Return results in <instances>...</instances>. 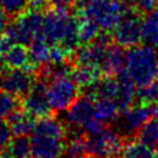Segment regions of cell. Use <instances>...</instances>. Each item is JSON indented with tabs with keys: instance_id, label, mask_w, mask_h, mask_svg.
<instances>
[{
	"instance_id": "9a60e30c",
	"label": "cell",
	"mask_w": 158,
	"mask_h": 158,
	"mask_svg": "<svg viewBox=\"0 0 158 158\" xmlns=\"http://www.w3.org/2000/svg\"><path fill=\"white\" fill-rule=\"evenodd\" d=\"M49 51H51V43L46 40V37L41 31L28 43V56H30L31 65L36 68L47 64L49 62Z\"/></svg>"
},
{
	"instance_id": "7a4b0ae2",
	"label": "cell",
	"mask_w": 158,
	"mask_h": 158,
	"mask_svg": "<svg viewBox=\"0 0 158 158\" xmlns=\"http://www.w3.org/2000/svg\"><path fill=\"white\" fill-rule=\"evenodd\" d=\"M42 33L51 44H62L72 53L78 47V21L65 6H56L43 16Z\"/></svg>"
},
{
	"instance_id": "e575fe53",
	"label": "cell",
	"mask_w": 158,
	"mask_h": 158,
	"mask_svg": "<svg viewBox=\"0 0 158 158\" xmlns=\"http://www.w3.org/2000/svg\"><path fill=\"white\" fill-rule=\"evenodd\" d=\"M10 25V21H9V15L5 12V10L1 7L0 9V35L4 33L7 27Z\"/></svg>"
},
{
	"instance_id": "8992f818",
	"label": "cell",
	"mask_w": 158,
	"mask_h": 158,
	"mask_svg": "<svg viewBox=\"0 0 158 158\" xmlns=\"http://www.w3.org/2000/svg\"><path fill=\"white\" fill-rule=\"evenodd\" d=\"M78 85L70 74L53 77L47 80V99L51 109L64 111L78 96Z\"/></svg>"
},
{
	"instance_id": "5b68a950",
	"label": "cell",
	"mask_w": 158,
	"mask_h": 158,
	"mask_svg": "<svg viewBox=\"0 0 158 158\" xmlns=\"http://www.w3.org/2000/svg\"><path fill=\"white\" fill-rule=\"evenodd\" d=\"M158 117V104H138L121 111L116 118L117 131L122 136H133L149 120Z\"/></svg>"
},
{
	"instance_id": "f1b7e54d",
	"label": "cell",
	"mask_w": 158,
	"mask_h": 158,
	"mask_svg": "<svg viewBox=\"0 0 158 158\" xmlns=\"http://www.w3.org/2000/svg\"><path fill=\"white\" fill-rule=\"evenodd\" d=\"M28 0H0V6L9 16H17L27 9Z\"/></svg>"
},
{
	"instance_id": "4fadbf2b",
	"label": "cell",
	"mask_w": 158,
	"mask_h": 158,
	"mask_svg": "<svg viewBox=\"0 0 158 158\" xmlns=\"http://www.w3.org/2000/svg\"><path fill=\"white\" fill-rule=\"evenodd\" d=\"M95 100L84 95L77 98L65 110V122L75 130H83L85 122L94 116Z\"/></svg>"
},
{
	"instance_id": "f35d334b",
	"label": "cell",
	"mask_w": 158,
	"mask_h": 158,
	"mask_svg": "<svg viewBox=\"0 0 158 158\" xmlns=\"http://www.w3.org/2000/svg\"><path fill=\"white\" fill-rule=\"evenodd\" d=\"M154 158H158V154H157V156H156V157H154Z\"/></svg>"
},
{
	"instance_id": "d6986e66",
	"label": "cell",
	"mask_w": 158,
	"mask_h": 158,
	"mask_svg": "<svg viewBox=\"0 0 158 158\" xmlns=\"http://www.w3.org/2000/svg\"><path fill=\"white\" fill-rule=\"evenodd\" d=\"M31 139L27 136H16L0 152V158H31Z\"/></svg>"
},
{
	"instance_id": "d590c367",
	"label": "cell",
	"mask_w": 158,
	"mask_h": 158,
	"mask_svg": "<svg viewBox=\"0 0 158 158\" xmlns=\"http://www.w3.org/2000/svg\"><path fill=\"white\" fill-rule=\"evenodd\" d=\"M51 4H53L54 6H67L70 2H73L74 0H48Z\"/></svg>"
},
{
	"instance_id": "5bb4252c",
	"label": "cell",
	"mask_w": 158,
	"mask_h": 158,
	"mask_svg": "<svg viewBox=\"0 0 158 158\" xmlns=\"http://www.w3.org/2000/svg\"><path fill=\"white\" fill-rule=\"evenodd\" d=\"M122 48L123 47L118 46L117 43L109 46L101 64L102 73H105L109 77H116L123 72L126 63V53Z\"/></svg>"
},
{
	"instance_id": "7c38bea8",
	"label": "cell",
	"mask_w": 158,
	"mask_h": 158,
	"mask_svg": "<svg viewBox=\"0 0 158 158\" xmlns=\"http://www.w3.org/2000/svg\"><path fill=\"white\" fill-rule=\"evenodd\" d=\"M111 44V41L107 35L98 36L94 41L89 43H84L77 53H75V60L78 64H93L101 67L102 60L105 58L106 51L109 46Z\"/></svg>"
},
{
	"instance_id": "ffe728a7",
	"label": "cell",
	"mask_w": 158,
	"mask_h": 158,
	"mask_svg": "<svg viewBox=\"0 0 158 158\" xmlns=\"http://www.w3.org/2000/svg\"><path fill=\"white\" fill-rule=\"evenodd\" d=\"M118 80V96L116 99V104L120 109V111L130 107L136 98V90H135V83L133 80L127 75V73L123 72L117 75Z\"/></svg>"
},
{
	"instance_id": "277c9868",
	"label": "cell",
	"mask_w": 158,
	"mask_h": 158,
	"mask_svg": "<svg viewBox=\"0 0 158 158\" xmlns=\"http://www.w3.org/2000/svg\"><path fill=\"white\" fill-rule=\"evenodd\" d=\"M125 72L138 86L158 77V59L153 46H135L126 53Z\"/></svg>"
},
{
	"instance_id": "2e32d148",
	"label": "cell",
	"mask_w": 158,
	"mask_h": 158,
	"mask_svg": "<svg viewBox=\"0 0 158 158\" xmlns=\"http://www.w3.org/2000/svg\"><path fill=\"white\" fill-rule=\"evenodd\" d=\"M101 67L93 64H78L74 69H72V78L74 79L77 85L84 90L99 81L101 79Z\"/></svg>"
},
{
	"instance_id": "1f68e13d",
	"label": "cell",
	"mask_w": 158,
	"mask_h": 158,
	"mask_svg": "<svg viewBox=\"0 0 158 158\" xmlns=\"http://www.w3.org/2000/svg\"><path fill=\"white\" fill-rule=\"evenodd\" d=\"M104 127H105V122H102L101 120H99L95 116H93L91 118H89L85 122V125L83 126V131L86 135H94V133L100 132Z\"/></svg>"
},
{
	"instance_id": "44dd1931",
	"label": "cell",
	"mask_w": 158,
	"mask_h": 158,
	"mask_svg": "<svg viewBox=\"0 0 158 158\" xmlns=\"http://www.w3.org/2000/svg\"><path fill=\"white\" fill-rule=\"evenodd\" d=\"M142 38L149 46H158V9L151 10L143 19Z\"/></svg>"
},
{
	"instance_id": "cb8c5ba5",
	"label": "cell",
	"mask_w": 158,
	"mask_h": 158,
	"mask_svg": "<svg viewBox=\"0 0 158 158\" xmlns=\"http://www.w3.org/2000/svg\"><path fill=\"white\" fill-rule=\"evenodd\" d=\"M122 158H154V149L149 146L142 143L138 139L130 141L126 144H123V148L121 151Z\"/></svg>"
},
{
	"instance_id": "30bf717a",
	"label": "cell",
	"mask_w": 158,
	"mask_h": 158,
	"mask_svg": "<svg viewBox=\"0 0 158 158\" xmlns=\"http://www.w3.org/2000/svg\"><path fill=\"white\" fill-rule=\"evenodd\" d=\"M142 21L143 20L139 11H127L114 30L115 42L123 48H131L137 46L143 40Z\"/></svg>"
},
{
	"instance_id": "d6a6232c",
	"label": "cell",
	"mask_w": 158,
	"mask_h": 158,
	"mask_svg": "<svg viewBox=\"0 0 158 158\" xmlns=\"http://www.w3.org/2000/svg\"><path fill=\"white\" fill-rule=\"evenodd\" d=\"M11 135H12V132H11V128H10L7 121H5V118H0V152L10 142Z\"/></svg>"
},
{
	"instance_id": "f546056e",
	"label": "cell",
	"mask_w": 158,
	"mask_h": 158,
	"mask_svg": "<svg viewBox=\"0 0 158 158\" xmlns=\"http://www.w3.org/2000/svg\"><path fill=\"white\" fill-rule=\"evenodd\" d=\"M73 53L68 51L64 46L62 44H51V51H49V63H64L68 62Z\"/></svg>"
},
{
	"instance_id": "d4e9b609",
	"label": "cell",
	"mask_w": 158,
	"mask_h": 158,
	"mask_svg": "<svg viewBox=\"0 0 158 158\" xmlns=\"http://www.w3.org/2000/svg\"><path fill=\"white\" fill-rule=\"evenodd\" d=\"M78 37H79V42L83 43H89L91 41H94L98 36H99V26L93 22L89 19L85 17H78Z\"/></svg>"
},
{
	"instance_id": "ab89813d",
	"label": "cell",
	"mask_w": 158,
	"mask_h": 158,
	"mask_svg": "<svg viewBox=\"0 0 158 158\" xmlns=\"http://www.w3.org/2000/svg\"><path fill=\"white\" fill-rule=\"evenodd\" d=\"M33 158H36V157H33Z\"/></svg>"
},
{
	"instance_id": "52a82bcc",
	"label": "cell",
	"mask_w": 158,
	"mask_h": 158,
	"mask_svg": "<svg viewBox=\"0 0 158 158\" xmlns=\"http://www.w3.org/2000/svg\"><path fill=\"white\" fill-rule=\"evenodd\" d=\"M123 136L114 128L104 127L100 132L88 135V152L98 158L117 157L123 148Z\"/></svg>"
},
{
	"instance_id": "4dcf8cb0",
	"label": "cell",
	"mask_w": 158,
	"mask_h": 158,
	"mask_svg": "<svg viewBox=\"0 0 158 158\" xmlns=\"http://www.w3.org/2000/svg\"><path fill=\"white\" fill-rule=\"evenodd\" d=\"M127 5L132 6L133 10L139 12H149L156 9L158 5V0H123Z\"/></svg>"
},
{
	"instance_id": "836d02e7",
	"label": "cell",
	"mask_w": 158,
	"mask_h": 158,
	"mask_svg": "<svg viewBox=\"0 0 158 158\" xmlns=\"http://www.w3.org/2000/svg\"><path fill=\"white\" fill-rule=\"evenodd\" d=\"M48 0H28V4H27V9H31V10H36V11H41L47 9L48 6Z\"/></svg>"
},
{
	"instance_id": "e0dca14e",
	"label": "cell",
	"mask_w": 158,
	"mask_h": 158,
	"mask_svg": "<svg viewBox=\"0 0 158 158\" xmlns=\"http://www.w3.org/2000/svg\"><path fill=\"white\" fill-rule=\"evenodd\" d=\"M9 126L11 128L12 135L15 136H28L33 132L36 126V117L31 114L26 112L25 110H16L9 117Z\"/></svg>"
},
{
	"instance_id": "484cf974",
	"label": "cell",
	"mask_w": 158,
	"mask_h": 158,
	"mask_svg": "<svg viewBox=\"0 0 158 158\" xmlns=\"http://www.w3.org/2000/svg\"><path fill=\"white\" fill-rule=\"evenodd\" d=\"M136 98L141 104H158V77L152 81L141 85L136 91Z\"/></svg>"
},
{
	"instance_id": "ac0fdd59",
	"label": "cell",
	"mask_w": 158,
	"mask_h": 158,
	"mask_svg": "<svg viewBox=\"0 0 158 158\" xmlns=\"http://www.w3.org/2000/svg\"><path fill=\"white\" fill-rule=\"evenodd\" d=\"M2 65L9 68H32L33 65L30 63L28 49L25 47L23 43H14L9 51L4 54Z\"/></svg>"
},
{
	"instance_id": "4316f807",
	"label": "cell",
	"mask_w": 158,
	"mask_h": 158,
	"mask_svg": "<svg viewBox=\"0 0 158 158\" xmlns=\"http://www.w3.org/2000/svg\"><path fill=\"white\" fill-rule=\"evenodd\" d=\"M88 153V146H86V138L83 136H74L70 138L64 147V157L65 158H79Z\"/></svg>"
},
{
	"instance_id": "74e56055",
	"label": "cell",
	"mask_w": 158,
	"mask_h": 158,
	"mask_svg": "<svg viewBox=\"0 0 158 158\" xmlns=\"http://www.w3.org/2000/svg\"><path fill=\"white\" fill-rule=\"evenodd\" d=\"M157 59H158V51H157Z\"/></svg>"
},
{
	"instance_id": "603a6c76",
	"label": "cell",
	"mask_w": 158,
	"mask_h": 158,
	"mask_svg": "<svg viewBox=\"0 0 158 158\" xmlns=\"http://www.w3.org/2000/svg\"><path fill=\"white\" fill-rule=\"evenodd\" d=\"M138 141L149 146L153 149L158 148V117L149 118L136 133Z\"/></svg>"
},
{
	"instance_id": "8d00e7d4",
	"label": "cell",
	"mask_w": 158,
	"mask_h": 158,
	"mask_svg": "<svg viewBox=\"0 0 158 158\" xmlns=\"http://www.w3.org/2000/svg\"><path fill=\"white\" fill-rule=\"evenodd\" d=\"M79 158H98V157H95V156H93V154H90V156L84 154V156H81V157H79Z\"/></svg>"
},
{
	"instance_id": "7402d4cb",
	"label": "cell",
	"mask_w": 158,
	"mask_h": 158,
	"mask_svg": "<svg viewBox=\"0 0 158 158\" xmlns=\"http://www.w3.org/2000/svg\"><path fill=\"white\" fill-rule=\"evenodd\" d=\"M120 109L117 104L109 99H96L95 100V110L94 116L102 122H111L115 121L118 116Z\"/></svg>"
},
{
	"instance_id": "ba28073f",
	"label": "cell",
	"mask_w": 158,
	"mask_h": 158,
	"mask_svg": "<svg viewBox=\"0 0 158 158\" xmlns=\"http://www.w3.org/2000/svg\"><path fill=\"white\" fill-rule=\"evenodd\" d=\"M43 15L41 11L27 9L17 15L16 20L9 25L7 32L12 36L16 43L28 44L31 40L42 31Z\"/></svg>"
},
{
	"instance_id": "6da1fadb",
	"label": "cell",
	"mask_w": 158,
	"mask_h": 158,
	"mask_svg": "<svg viewBox=\"0 0 158 158\" xmlns=\"http://www.w3.org/2000/svg\"><path fill=\"white\" fill-rule=\"evenodd\" d=\"M32 156L36 158H59L65 147L67 128L53 116L41 117L31 133Z\"/></svg>"
},
{
	"instance_id": "3957f363",
	"label": "cell",
	"mask_w": 158,
	"mask_h": 158,
	"mask_svg": "<svg viewBox=\"0 0 158 158\" xmlns=\"http://www.w3.org/2000/svg\"><path fill=\"white\" fill-rule=\"evenodd\" d=\"M123 0H78V17H85L95 22L104 32L114 31L127 12Z\"/></svg>"
},
{
	"instance_id": "83f0119b",
	"label": "cell",
	"mask_w": 158,
	"mask_h": 158,
	"mask_svg": "<svg viewBox=\"0 0 158 158\" xmlns=\"http://www.w3.org/2000/svg\"><path fill=\"white\" fill-rule=\"evenodd\" d=\"M19 99H20L19 96L1 90L0 93V118H7L11 114H14L19 109V106L21 105Z\"/></svg>"
},
{
	"instance_id": "8fae6325",
	"label": "cell",
	"mask_w": 158,
	"mask_h": 158,
	"mask_svg": "<svg viewBox=\"0 0 158 158\" xmlns=\"http://www.w3.org/2000/svg\"><path fill=\"white\" fill-rule=\"evenodd\" d=\"M21 107L36 118L51 114L52 109L47 99V81L44 79L36 78L30 91L21 98Z\"/></svg>"
},
{
	"instance_id": "9c48e42d",
	"label": "cell",
	"mask_w": 158,
	"mask_h": 158,
	"mask_svg": "<svg viewBox=\"0 0 158 158\" xmlns=\"http://www.w3.org/2000/svg\"><path fill=\"white\" fill-rule=\"evenodd\" d=\"M36 77L32 68H9L0 65V90L19 98L26 95L32 88Z\"/></svg>"
}]
</instances>
